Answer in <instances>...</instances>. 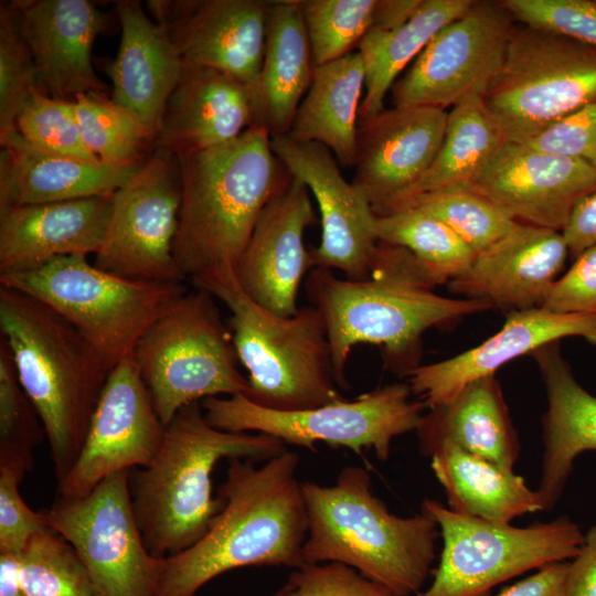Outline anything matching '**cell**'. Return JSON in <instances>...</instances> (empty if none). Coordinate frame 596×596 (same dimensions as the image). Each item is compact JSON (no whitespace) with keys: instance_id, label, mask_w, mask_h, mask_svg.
<instances>
[{"instance_id":"6da1fadb","label":"cell","mask_w":596,"mask_h":596,"mask_svg":"<svg viewBox=\"0 0 596 596\" xmlns=\"http://www.w3.org/2000/svg\"><path fill=\"white\" fill-rule=\"evenodd\" d=\"M308 298L322 315L338 386L348 390L345 366L353 347L381 348L386 369L403 376L419 364L422 337L491 307L478 299L449 298L407 249L379 242L370 276L338 278L331 269L312 268L305 281Z\"/></svg>"},{"instance_id":"7a4b0ae2","label":"cell","mask_w":596,"mask_h":596,"mask_svg":"<svg viewBox=\"0 0 596 596\" xmlns=\"http://www.w3.org/2000/svg\"><path fill=\"white\" fill-rule=\"evenodd\" d=\"M228 459L219 489L223 508L192 546L166 558L157 596H196L215 577L247 566L304 565L308 520L299 456L283 454L256 467Z\"/></svg>"},{"instance_id":"3957f363","label":"cell","mask_w":596,"mask_h":596,"mask_svg":"<svg viewBox=\"0 0 596 596\" xmlns=\"http://www.w3.org/2000/svg\"><path fill=\"white\" fill-rule=\"evenodd\" d=\"M286 445L272 436L214 427L201 403L180 409L145 468L129 475L136 521L148 551L167 558L192 546L223 508L213 498L212 472L221 459L267 461Z\"/></svg>"},{"instance_id":"277c9868","label":"cell","mask_w":596,"mask_h":596,"mask_svg":"<svg viewBox=\"0 0 596 596\" xmlns=\"http://www.w3.org/2000/svg\"><path fill=\"white\" fill-rule=\"evenodd\" d=\"M270 136L254 125L230 143L177 155L181 204L173 257L185 281L235 268L263 209L289 181Z\"/></svg>"},{"instance_id":"5b68a950","label":"cell","mask_w":596,"mask_h":596,"mask_svg":"<svg viewBox=\"0 0 596 596\" xmlns=\"http://www.w3.org/2000/svg\"><path fill=\"white\" fill-rule=\"evenodd\" d=\"M301 490L308 520L304 564L342 563L395 596L422 592L439 535L427 512L407 518L390 512L359 466L342 468L333 485L306 481Z\"/></svg>"},{"instance_id":"8992f818","label":"cell","mask_w":596,"mask_h":596,"mask_svg":"<svg viewBox=\"0 0 596 596\" xmlns=\"http://www.w3.org/2000/svg\"><path fill=\"white\" fill-rule=\"evenodd\" d=\"M0 331L50 445L57 482L74 465L110 371L44 302L0 286Z\"/></svg>"},{"instance_id":"52a82bcc","label":"cell","mask_w":596,"mask_h":596,"mask_svg":"<svg viewBox=\"0 0 596 596\" xmlns=\"http://www.w3.org/2000/svg\"><path fill=\"white\" fill-rule=\"evenodd\" d=\"M189 283L210 292L231 313L234 347L248 373L246 398L280 412L344 400L336 381L326 322L316 307L304 306L290 317L275 315L244 292L231 266L203 272Z\"/></svg>"},{"instance_id":"ba28073f","label":"cell","mask_w":596,"mask_h":596,"mask_svg":"<svg viewBox=\"0 0 596 596\" xmlns=\"http://www.w3.org/2000/svg\"><path fill=\"white\" fill-rule=\"evenodd\" d=\"M1 286L26 294L61 315L111 371L151 324L187 290L185 283H145L97 268L88 256L55 258L20 273L1 274Z\"/></svg>"},{"instance_id":"9c48e42d","label":"cell","mask_w":596,"mask_h":596,"mask_svg":"<svg viewBox=\"0 0 596 596\" xmlns=\"http://www.w3.org/2000/svg\"><path fill=\"white\" fill-rule=\"evenodd\" d=\"M132 356L164 426L188 405L249 391L232 331L201 288L188 289L160 316Z\"/></svg>"},{"instance_id":"30bf717a","label":"cell","mask_w":596,"mask_h":596,"mask_svg":"<svg viewBox=\"0 0 596 596\" xmlns=\"http://www.w3.org/2000/svg\"><path fill=\"white\" fill-rule=\"evenodd\" d=\"M412 394L408 383H392L354 400L295 412L258 406L243 394L200 403L207 421L222 430L265 434L310 451L318 443L355 454L372 449L385 461L393 439L416 430L424 415L426 405Z\"/></svg>"},{"instance_id":"8fae6325","label":"cell","mask_w":596,"mask_h":596,"mask_svg":"<svg viewBox=\"0 0 596 596\" xmlns=\"http://www.w3.org/2000/svg\"><path fill=\"white\" fill-rule=\"evenodd\" d=\"M422 510L437 523L443 549L432 584L416 596H491L503 582L572 560L584 542L567 515L520 528L464 515L433 499Z\"/></svg>"},{"instance_id":"7c38bea8","label":"cell","mask_w":596,"mask_h":596,"mask_svg":"<svg viewBox=\"0 0 596 596\" xmlns=\"http://www.w3.org/2000/svg\"><path fill=\"white\" fill-rule=\"evenodd\" d=\"M481 98L507 140L525 142L596 100V47L517 25L504 61Z\"/></svg>"},{"instance_id":"4fadbf2b","label":"cell","mask_w":596,"mask_h":596,"mask_svg":"<svg viewBox=\"0 0 596 596\" xmlns=\"http://www.w3.org/2000/svg\"><path fill=\"white\" fill-rule=\"evenodd\" d=\"M129 471L79 498L57 497L45 523L76 551L100 596H157L166 558L152 555L134 513Z\"/></svg>"},{"instance_id":"5bb4252c","label":"cell","mask_w":596,"mask_h":596,"mask_svg":"<svg viewBox=\"0 0 596 596\" xmlns=\"http://www.w3.org/2000/svg\"><path fill=\"white\" fill-rule=\"evenodd\" d=\"M181 204L178 156L156 145L137 172L111 196L104 241L94 265L145 283H187L173 257Z\"/></svg>"},{"instance_id":"9a60e30c","label":"cell","mask_w":596,"mask_h":596,"mask_svg":"<svg viewBox=\"0 0 596 596\" xmlns=\"http://www.w3.org/2000/svg\"><path fill=\"white\" fill-rule=\"evenodd\" d=\"M515 22L501 1H475L433 36L393 85L394 106L446 109L482 96L504 61Z\"/></svg>"},{"instance_id":"2e32d148","label":"cell","mask_w":596,"mask_h":596,"mask_svg":"<svg viewBox=\"0 0 596 596\" xmlns=\"http://www.w3.org/2000/svg\"><path fill=\"white\" fill-rule=\"evenodd\" d=\"M164 430L131 354L110 371L81 451L57 482L56 496L84 497L113 475L147 467Z\"/></svg>"},{"instance_id":"e0dca14e","label":"cell","mask_w":596,"mask_h":596,"mask_svg":"<svg viewBox=\"0 0 596 596\" xmlns=\"http://www.w3.org/2000/svg\"><path fill=\"white\" fill-rule=\"evenodd\" d=\"M269 4L263 0L147 1L183 66L209 67L237 79L249 89L254 106Z\"/></svg>"},{"instance_id":"ac0fdd59","label":"cell","mask_w":596,"mask_h":596,"mask_svg":"<svg viewBox=\"0 0 596 596\" xmlns=\"http://www.w3.org/2000/svg\"><path fill=\"white\" fill-rule=\"evenodd\" d=\"M270 147L286 171L302 181L317 202L321 238L309 249L313 268L339 269L352 280L368 278L379 243L376 214L370 202L343 178L327 147L298 142L286 135H272Z\"/></svg>"},{"instance_id":"d6986e66","label":"cell","mask_w":596,"mask_h":596,"mask_svg":"<svg viewBox=\"0 0 596 596\" xmlns=\"http://www.w3.org/2000/svg\"><path fill=\"white\" fill-rule=\"evenodd\" d=\"M468 188L520 223L562 232L579 201L596 190V167L507 141Z\"/></svg>"},{"instance_id":"ffe728a7","label":"cell","mask_w":596,"mask_h":596,"mask_svg":"<svg viewBox=\"0 0 596 596\" xmlns=\"http://www.w3.org/2000/svg\"><path fill=\"white\" fill-rule=\"evenodd\" d=\"M448 111L394 106L359 121L353 185L376 216L391 213L427 171L444 139Z\"/></svg>"},{"instance_id":"44dd1931","label":"cell","mask_w":596,"mask_h":596,"mask_svg":"<svg viewBox=\"0 0 596 596\" xmlns=\"http://www.w3.org/2000/svg\"><path fill=\"white\" fill-rule=\"evenodd\" d=\"M317 222L309 189L290 175L263 209L234 268L252 300L281 317L299 310L300 284L313 268L304 234Z\"/></svg>"},{"instance_id":"7402d4cb","label":"cell","mask_w":596,"mask_h":596,"mask_svg":"<svg viewBox=\"0 0 596 596\" xmlns=\"http://www.w3.org/2000/svg\"><path fill=\"white\" fill-rule=\"evenodd\" d=\"M8 6L32 55L41 92L70 102L82 94L104 93L92 47L107 22L92 1L14 0Z\"/></svg>"},{"instance_id":"603a6c76","label":"cell","mask_w":596,"mask_h":596,"mask_svg":"<svg viewBox=\"0 0 596 596\" xmlns=\"http://www.w3.org/2000/svg\"><path fill=\"white\" fill-rule=\"evenodd\" d=\"M568 337L596 345V316L560 313L543 307L510 311L502 328L478 345L418 365L407 376L408 385L426 407L444 405L471 382L496 375L505 363Z\"/></svg>"},{"instance_id":"cb8c5ba5","label":"cell","mask_w":596,"mask_h":596,"mask_svg":"<svg viewBox=\"0 0 596 596\" xmlns=\"http://www.w3.org/2000/svg\"><path fill=\"white\" fill-rule=\"evenodd\" d=\"M568 255L562 232L520 223L448 286L509 312L541 307Z\"/></svg>"},{"instance_id":"d4e9b609","label":"cell","mask_w":596,"mask_h":596,"mask_svg":"<svg viewBox=\"0 0 596 596\" xmlns=\"http://www.w3.org/2000/svg\"><path fill=\"white\" fill-rule=\"evenodd\" d=\"M111 196L0 211V275L32 270L58 257L96 255L106 234Z\"/></svg>"},{"instance_id":"484cf974","label":"cell","mask_w":596,"mask_h":596,"mask_svg":"<svg viewBox=\"0 0 596 596\" xmlns=\"http://www.w3.org/2000/svg\"><path fill=\"white\" fill-rule=\"evenodd\" d=\"M254 125L253 97L244 84L213 68L183 66L156 145L175 155L206 150L234 141Z\"/></svg>"},{"instance_id":"4316f807","label":"cell","mask_w":596,"mask_h":596,"mask_svg":"<svg viewBox=\"0 0 596 596\" xmlns=\"http://www.w3.org/2000/svg\"><path fill=\"white\" fill-rule=\"evenodd\" d=\"M120 43L105 66L113 83L111 99L136 115L157 137L167 100L183 71V62L166 30L140 1L116 2Z\"/></svg>"},{"instance_id":"83f0119b","label":"cell","mask_w":596,"mask_h":596,"mask_svg":"<svg viewBox=\"0 0 596 596\" xmlns=\"http://www.w3.org/2000/svg\"><path fill=\"white\" fill-rule=\"evenodd\" d=\"M540 368L547 408L542 417V470L536 489L543 511L561 499L577 457L596 451V396L576 380L558 342L531 354Z\"/></svg>"},{"instance_id":"f1b7e54d","label":"cell","mask_w":596,"mask_h":596,"mask_svg":"<svg viewBox=\"0 0 596 596\" xmlns=\"http://www.w3.org/2000/svg\"><path fill=\"white\" fill-rule=\"evenodd\" d=\"M0 211L92 196H111L141 167H110L44 152L15 130L0 139Z\"/></svg>"},{"instance_id":"f546056e","label":"cell","mask_w":596,"mask_h":596,"mask_svg":"<svg viewBox=\"0 0 596 596\" xmlns=\"http://www.w3.org/2000/svg\"><path fill=\"white\" fill-rule=\"evenodd\" d=\"M427 457L443 444L513 469L520 443L496 375L478 379L451 401L429 408L415 430Z\"/></svg>"},{"instance_id":"4dcf8cb0","label":"cell","mask_w":596,"mask_h":596,"mask_svg":"<svg viewBox=\"0 0 596 596\" xmlns=\"http://www.w3.org/2000/svg\"><path fill=\"white\" fill-rule=\"evenodd\" d=\"M315 67L298 0L270 1L255 125L270 135H287Z\"/></svg>"},{"instance_id":"1f68e13d","label":"cell","mask_w":596,"mask_h":596,"mask_svg":"<svg viewBox=\"0 0 596 596\" xmlns=\"http://www.w3.org/2000/svg\"><path fill=\"white\" fill-rule=\"evenodd\" d=\"M365 71L359 52L315 67L311 84L286 135L327 147L339 166L354 167Z\"/></svg>"},{"instance_id":"d6a6232c","label":"cell","mask_w":596,"mask_h":596,"mask_svg":"<svg viewBox=\"0 0 596 596\" xmlns=\"http://www.w3.org/2000/svg\"><path fill=\"white\" fill-rule=\"evenodd\" d=\"M454 512L492 522L511 523L518 517L543 511L536 490L513 469L443 444L428 456Z\"/></svg>"},{"instance_id":"836d02e7","label":"cell","mask_w":596,"mask_h":596,"mask_svg":"<svg viewBox=\"0 0 596 596\" xmlns=\"http://www.w3.org/2000/svg\"><path fill=\"white\" fill-rule=\"evenodd\" d=\"M475 0H421L411 17L394 28L372 26L359 44L365 71V94L359 121L384 109L398 74L445 25L464 14Z\"/></svg>"},{"instance_id":"e575fe53","label":"cell","mask_w":596,"mask_h":596,"mask_svg":"<svg viewBox=\"0 0 596 596\" xmlns=\"http://www.w3.org/2000/svg\"><path fill=\"white\" fill-rule=\"evenodd\" d=\"M507 141L481 96L464 98L448 111L444 139L432 164L392 212L422 194L468 188Z\"/></svg>"},{"instance_id":"d590c367","label":"cell","mask_w":596,"mask_h":596,"mask_svg":"<svg viewBox=\"0 0 596 596\" xmlns=\"http://www.w3.org/2000/svg\"><path fill=\"white\" fill-rule=\"evenodd\" d=\"M376 236L412 253L435 286L464 275L476 256L449 226L416 206L376 216Z\"/></svg>"},{"instance_id":"8d00e7d4","label":"cell","mask_w":596,"mask_h":596,"mask_svg":"<svg viewBox=\"0 0 596 596\" xmlns=\"http://www.w3.org/2000/svg\"><path fill=\"white\" fill-rule=\"evenodd\" d=\"M84 145L110 167L142 163L156 147V137L128 109L104 93H88L71 100Z\"/></svg>"},{"instance_id":"74e56055","label":"cell","mask_w":596,"mask_h":596,"mask_svg":"<svg viewBox=\"0 0 596 596\" xmlns=\"http://www.w3.org/2000/svg\"><path fill=\"white\" fill-rule=\"evenodd\" d=\"M19 562L25 596H100L76 551L51 529L33 536Z\"/></svg>"},{"instance_id":"f35d334b","label":"cell","mask_w":596,"mask_h":596,"mask_svg":"<svg viewBox=\"0 0 596 596\" xmlns=\"http://www.w3.org/2000/svg\"><path fill=\"white\" fill-rule=\"evenodd\" d=\"M406 206L419 207L444 222L476 255L498 243L520 224L469 188L422 194L401 209Z\"/></svg>"},{"instance_id":"ab89813d","label":"cell","mask_w":596,"mask_h":596,"mask_svg":"<svg viewBox=\"0 0 596 596\" xmlns=\"http://www.w3.org/2000/svg\"><path fill=\"white\" fill-rule=\"evenodd\" d=\"M43 437V423L19 381L6 341L0 338V469L23 479L34 466L33 453Z\"/></svg>"},{"instance_id":"60d3db41","label":"cell","mask_w":596,"mask_h":596,"mask_svg":"<svg viewBox=\"0 0 596 596\" xmlns=\"http://www.w3.org/2000/svg\"><path fill=\"white\" fill-rule=\"evenodd\" d=\"M315 66L359 46L374 25L379 0H298Z\"/></svg>"},{"instance_id":"b9f144b4","label":"cell","mask_w":596,"mask_h":596,"mask_svg":"<svg viewBox=\"0 0 596 596\" xmlns=\"http://www.w3.org/2000/svg\"><path fill=\"white\" fill-rule=\"evenodd\" d=\"M15 129L38 150L100 162L82 140L72 103L52 98L39 87L20 110Z\"/></svg>"},{"instance_id":"7bdbcfd3","label":"cell","mask_w":596,"mask_h":596,"mask_svg":"<svg viewBox=\"0 0 596 596\" xmlns=\"http://www.w3.org/2000/svg\"><path fill=\"white\" fill-rule=\"evenodd\" d=\"M32 55L22 39L15 17L0 6V139L15 130L17 117L38 88Z\"/></svg>"},{"instance_id":"ee69618b","label":"cell","mask_w":596,"mask_h":596,"mask_svg":"<svg viewBox=\"0 0 596 596\" xmlns=\"http://www.w3.org/2000/svg\"><path fill=\"white\" fill-rule=\"evenodd\" d=\"M517 22L596 47V0H502Z\"/></svg>"},{"instance_id":"f6af8a7d","label":"cell","mask_w":596,"mask_h":596,"mask_svg":"<svg viewBox=\"0 0 596 596\" xmlns=\"http://www.w3.org/2000/svg\"><path fill=\"white\" fill-rule=\"evenodd\" d=\"M275 596H395L339 562L307 563L294 571Z\"/></svg>"},{"instance_id":"bcb514c9","label":"cell","mask_w":596,"mask_h":596,"mask_svg":"<svg viewBox=\"0 0 596 596\" xmlns=\"http://www.w3.org/2000/svg\"><path fill=\"white\" fill-rule=\"evenodd\" d=\"M522 143L596 167V100L558 119Z\"/></svg>"},{"instance_id":"7dc6e473","label":"cell","mask_w":596,"mask_h":596,"mask_svg":"<svg viewBox=\"0 0 596 596\" xmlns=\"http://www.w3.org/2000/svg\"><path fill=\"white\" fill-rule=\"evenodd\" d=\"M22 478L0 469V553L20 554L36 534L47 530L44 515L20 494Z\"/></svg>"},{"instance_id":"c3c4849f","label":"cell","mask_w":596,"mask_h":596,"mask_svg":"<svg viewBox=\"0 0 596 596\" xmlns=\"http://www.w3.org/2000/svg\"><path fill=\"white\" fill-rule=\"evenodd\" d=\"M541 307L560 313L596 316V244L574 258L567 272L554 281Z\"/></svg>"},{"instance_id":"681fc988","label":"cell","mask_w":596,"mask_h":596,"mask_svg":"<svg viewBox=\"0 0 596 596\" xmlns=\"http://www.w3.org/2000/svg\"><path fill=\"white\" fill-rule=\"evenodd\" d=\"M564 596H596V523L584 534V542L568 562Z\"/></svg>"},{"instance_id":"f907efd6","label":"cell","mask_w":596,"mask_h":596,"mask_svg":"<svg viewBox=\"0 0 596 596\" xmlns=\"http://www.w3.org/2000/svg\"><path fill=\"white\" fill-rule=\"evenodd\" d=\"M562 234L572 258L596 244V190L575 206Z\"/></svg>"},{"instance_id":"816d5d0a","label":"cell","mask_w":596,"mask_h":596,"mask_svg":"<svg viewBox=\"0 0 596 596\" xmlns=\"http://www.w3.org/2000/svg\"><path fill=\"white\" fill-rule=\"evenodd\" d=\"M568 562L550 563L497 596H564Z\"/></svg>"},{"instance_id":"f5cc1de1","label":"cell","mask_w":596,"mask_h":596,"mask_svg":"<svg viewBox=\"0 0 596 596\" xmlns=\"http://www.w3.org/2000/svg\"><path fill=\"white\" fill-rule=\"evenodd\" d=\"M19 571V554L0 553V596H25Z\"/></svg>"}]
</instances>
